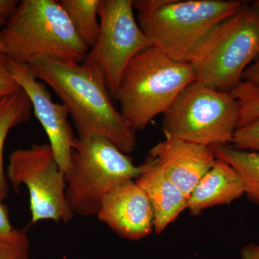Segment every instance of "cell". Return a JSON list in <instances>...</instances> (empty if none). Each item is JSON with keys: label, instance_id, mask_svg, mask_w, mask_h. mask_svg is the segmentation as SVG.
<instances>
[{"label": "cell", "instance_id": "obj_4", "mask_svg": "<svg viewBox=\"0 0 259 259\" xmlns=\"http://www.w3.org/2000/svg\"><path fill=\"white\" fill-rule=\"evenodd\" d=\"M0 40L10 59L26 64L44 56L82 63L90 50L55 0L19 2Z\"/></svg>", "mask_w": 259, "mask_h": 259}, {"label": "cell", "instance_id": "obj_15", "mask_svg": "<svg viewBox=\"0 0 259 259\" xmlns=\"http://www.w3.org/2000/svg\"><path fill=\"white\" fill-rule=\"evenodd\" d=\"M32 110L31 102L26 93L20 90L14 95L0 99V201L5 200L9 192V185L3 166V153L8 134L13 127L26 122Z\"/></svg>", "mask_w": 259, "mask_h": 259}, {"label": "cell", "instance_id": "obj_7", "mask_svg": "<svg viewBox=\"0 0 259 259\" xmlns=\"http://www.w3.org/2000/svg\"><path fill=\"white\" fill-rule=\"evenodd\" d=\"M241 107V102L231 93L194 81L163 114L162 132L203 146L231 144L238 128Z\"/></svg>", "mask_w": 259, "mask_h": 259}, {"label": "cell", "instance_id": "obj_1", "mask_svg": "<svg viewBox=\"0 0 259 259\" xmlns=\"http://www.w3.org/2000/svg\"><path fill=\"white\" fill-rule=\"evenodd\" d=\"M28 65L36 79L51 87L66 107L78 139L101 134L126 154L134 151L136 132L116 109L100 70L84 63L45 56Z\"/></svg>", "mask_w": 259, "mask_h": 259}, {"label": "cell", "instance_id": "obj_27", "mask_svg": "<svg viewBox=\"0 0 259 259\" xmlns=\"http://www.w3.org/2000/svg\"><path fill=\"white\" fill-rule=\"evenodd\" d=\"M0 53H5V48L4 46H3V42H2L1 40H0Z\"/></svg>", "mask_w": 259, "mask_h": 259}, {"label": "cell", "instance_id": "obj_14", "mask_svg": "<svg viewBox=\"0 0 259 259\" xmlns=\"http://www.w3.org/2000/svg\"><path fill=\"white\" fill-rule=\"evenodd\" d=\"M245 194L243 182L227 162L216 160L196 186L187 201V209L197 216L204 209L231 204Z\"/></svg>", "mask_w": 259, "mask_h": 259}, {"label": "cell", "instance_id": "obj_22", "mask_svg": "<svg viewBox=\"0 0 259 259\" xmlns=\"http://www.w3.org/2000/svg\"><path fill=\"white\" fill-rule=\"evenodd\" d=\"M240 102L241 107L238 128L247 125L259 116V100Z\"/></svg>", "mask_w": 259, "mask_h": 259}, {"label": "cell", "instance_id": "obj_24", "mask_svg": "<svg viewBox=\"0 0 259 259\" xmlns=\"http://www.w3.org/2000/svg\"><path fill=\"white\" fill-rule=\"evenodd\" d=\"M14 229L10 223L8 208L0 201V236L10 234Z\"/></svg>", "mask_w": 259, "mask_h": 259}, {"label": "cell", "instance_id": "obj_21", "mask_svg": "<svg viewBox=\"0 0 259 259\" xmlns=\"http://www.w3.org/2000/svg\"><path fill=\"white\" fill-rule=\"evenodd\" d=\"M10 58L0 53V99L5 98L21 90L15 81L10 67Z\"/></svg>", "mask_w": 259, "mask_h": 259}, {"label": "cell", "instance_id": "obj_18", "mask_svg": "<svg viewBox=\"0 0 259 259\" xmlns=\"http://www.w3.org/2000/svg\"><path fill=\"white\" fill-rule=\"evenodd\" d=\"M30 243L23 230L0 236V259H30Z\"/></svg>", "mask_w": 259, "mask_h": 259}, {"label": "cell", "instance_id": "obj_5", "mask_svg": "<svg viewBox=\"0 0 259 259\" xmlns=\"http://www.w3.org/2000/svg\"><path fill=\"white\" fill-rule=\"evenodd\" d=\"M259 56V14L250 5L218 24L194 51L190 62L197 82L231 93Z\"/></svg>", "mask_w": 259, "mask_h": 259}, {"label": "cell", "instance_id": "obj_16", "mask_svg": "<svg viewBox=\"0 0 259 259\" xmlns=\"http://www.w3.org/2000/svg\"><path fill=\"white\" fill-rule=\"evenodd\" d=\"M218 159L231 165L240 177L245 195L259 205V153L243 151L230 144L210 146Z\"/></svg>", "mask_w": 259, "mask_h": 259}, {"label": "cell", "instance_id": "obj_12", "mask_svg": "<svg viewBox=\"0 0 259 259\" xmlns=\"http://www.w3.org/2000/svg\"><path fill=\"white\" fill-rule=\"evenodd\" d=\"M148 156L187 198L217 160L210 146L166 136L150 150Z\"/></svg>", "mask_w": 259, "mask_h": 259}, {"label": "cell", "instance_id": "obj_13", "mask_svg": "<svg viewBox=\"0 0 259 259\" xmlns=\"http://www.w3.org/2000/svg\"><path fill=\"white\" fill-rule=\"evenodd\" d=\"M136 182L147 195L153 212V230L159 234L187 209L188 198L163 174L148 156L140 166Z\"/></svg>", "mask_w": 259, "mask_h": 259}, {"label": "cell", "instance_id": "obj_19", "mask_svg": "<svg viewBox=\"0 0 259 259\" xmlns=\"http://www.w3.org/2000/svg\"><path fill=\"white\" fill-rule=\"evenodd\" d=\"M231 94L239 102L259 100V56L247 68Z\"/></svg>", "mask_w": 259, "mask_h": 259}, {"label": "cell", "instance_id": "obj_11", "mask_svg": "<svg viewBox=\"0 0 259 259\" xmlns=\"http://www.w3.org/2000/svg\"><path fill=\"white\" fill-rule=\"evenodd\" d=\"M97 217L118 236L139 241L153 231L151 202L136 181L116 187L104 197Z\"/></svg>", "mask_w": 259, "mask_h": 259}, {"label": "cell", "instance_id": "obj_25", "mask_svg": "<svg viewBox=\"0 0 259 259\" xmlns=\"http://www.w3.org/2000/svg\"><path fill=\"white\" fill-rule=\"evenodd\" d=\"M241 259H259V245L250 243L241 250Z\"/></svg>", "mask_w": 259, "mask_h": 259}, {"label": "cell", "instance_id": "obj_10", "mask_svg": "<svg viewBox=\"0 0 259 259\" xmlns=\"http://www.w3.org/2000/svg\"><path fill=\"white\" fill-rule=\"evenodd\" d=\"M10 67L15 81L30 99L35 115L47 133L56 161L66 174L78 140L68 120L67 108L64 104L53 101L45 83L36 79L28 64L10 59Z\"/></svg>", "mask_w": 259, "mask_h": 259}, {"label": "cell", "instance_id": "obj_9", "mask_svg": "<svg viewBox=\"0 0 259 259\" xmlns=\"http://www.w3.org/2000/svg\"><path fill=\"white\" fill-rule=\"evenodd\" d=\"M98 15V37L82 63L101 71L115 99L127 65L152 45L139 26L131 0H100Z\"/></svg>", "mask_w": 259, "mask_h": 259}, {"label": "cell", "instance_id": "obj_23", "mask_svg": "<svg viewBox=\"0 0 259 259\" xmlns=\"http://www.w3.org/2000/svg\"><path fill=\"white\" fill-rule=\"evenodd\" d=\"M19 2L18 0H0V30L9 21Z\"/></svg>", "mask_w": 259, "mask_h": 259}, {"label": "cell", "instance_id": "obj_3", "mask_svg": "<svg viewBox=\"0 0 259 259\" xmlns=\"http://www.w3.org/2000/svg\"><path fill=\"white\" fill-rule=\"evenodd\" d=\"M238 0H135L138 23L153 47L190 62L194 51L218 24L235 14Z\"/></svg>", "mask_w": 259, "mask_h": 259}, {"label": "cell", "instance_id": "obj_8", "mask_svg": "<svg viewBox=\"0 0 259 259\" xmlns=\"http://www.w3.org/2000/svg\"><path fill=\"white\" fill-rule=\"evenodd\" d=\"M7 179L15 192L25 185L30 194V224L44 220L69 223L74 218L66 197L65 173L50 145L15 150L9 158Z\"/></svg>", "mask_w": 259, "mask_h": 259}, {"label": "cell", "instance_id": "obj_17", "mask_svg": "<svg viewBox=\"0 0 259 259\" xmlns=\"http://www.w3.org/2000/svg\"><path fill=\"white\" fill-rule=\"evenodd\" d=\"M100 0H60L78 36L91 49L95 45L100 30L98 10Z\"/></svg>", "mask_w": 259, "mask_h": 259}, {"label": "cell", "instance_id": "obj_6", "mask_svg": "<svg viewBox=\"0 0 259 259\" xmlns=\"http://www.w3.org/2000/svg\"><path fill=\"white\" fill-rule=\"evenodd\" d=\"M140 174L141 167L102 135L92 134L78 139L71 153V166L65 174L70 209L81 217L97 216L109 192L136 180Z\"/></svg>", "mask_w": 259, "mask_h": 259}, {"label": "cell", "instance_id": "obj_20", "mask_svg": "<svg viewBox=\"0 0 259 259\" xmlns=\"http://www.w3.org/2000/svg\"><path fill=\"white\" fill-rule=\"evenodd\" d=\"M243 151L259 153V116L235 132L231 144Z\"/></svg>", "mask_w": 259, "mask_h": 259}, {"label": "cell", "instance_id": "obj_2", "mask_svg": "<svg viewBox=\"0 0 259 259\" xmlns=\"http://www.w3.org/2000/svg\"><path fill=\"white\" fill-rule=\"evenodd\" d=\"M196 81L197 75L190 62L175 60L151 46L127 65L115 100L130 127L136 132L144 131Z\"/></svg>", "mask_w": 259, "mask_h": 259}, {"label": "cell", "instance_id": "obj_26", "mask_svg": "<svg viewBox=\"0 0 259 259\" xmlns=\"http://www.w3.org/2000/svg\"><path fill=\"white\" fill-rule=\"evenodd\" d=\"M250 5L251 6V8H253V10H255L259 14V0L253 2Z\"/></svg>", "mask_w": 259, "mask_h": 259}]
</instances>
